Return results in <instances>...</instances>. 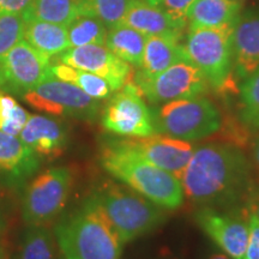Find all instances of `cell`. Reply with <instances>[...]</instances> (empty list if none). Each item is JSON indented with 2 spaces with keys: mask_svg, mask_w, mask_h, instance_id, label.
<instances>
[{
  "mask_svg": "<svg viewBox=\"0 0 259 259\" xmlns=\"http://www.w3.org/2000/svg\"><path fill=\"white\" fill-rule=\"evenodd\" d=\"M248 176L250 166L240 149L208 143L194 149L180 183L186 198L210 206L238 198L247 186Z\"/></svg>",
  "mask_w": 259,
  "mask_h": 259,
  "instance_id": "1",
  "label": "cell"
},
{
  "mask_svg": "<svg viewBox=\"0 0 259 259\" xmlns=\"http://www.w3.org/2000/svg\"><path fill=\"white\" fill-rule=\"evenodd\" d=\"M100 162L107 173L161 208L183 205L185 194L179 178L145 160L122 139L106 144Z\"/></svg>",
  "mask_w": 259,
  "mask_h": 259,
  "instance_id": "2",
  "label": "cell"
},
{
  "mask_svg": "<svg viewBox=\"0 0 259 259\" xmlns=\"http://www.w3.org/2000/svg\"><path fill=\"white\" fill-rule=\"evenodd\" d=\"M65 259H120L124 241L92 196L54 228Z\"/></svg>",
  "mask_w": 259,
  "mask_h": 259,
  "instance_id": "3",
  "label": "cell"
},
{
  "mask_svg": "<svg viewBox=\"0 0 259 259\" xmlns=\"http://www.w3.org/2000/svg\"><path fill=\"white\" fill-rule=\"evenodd\" d=\"M92 197L101 206L124 244L154 231L166 221L163 208L126 185L103 184Z\"/></svg>",
  "mask_w": 259,
  "mask_h": 259,
  "instance_id": "4",
  "label": "cell"
},
{
  "mask_svg": "<svg viewBox=\"0 0 259 259\" xmlns=\"http://www.w3.org/2000/svg\"><path fill=\"white\" fill-rule=\"evenodd\" d=\"M234 24L190 28L183 44L186 61L198 67L209 85L220 93L235 89L232 59Z\"/></svg>",
  "mask_w": 259,
  "mask_h": 259,
  "instance_id": "5",
  "label": "cell"
},
{
  "mask_svg": "<svg viewBox=\"0 0 259 259\" xmlns=\"http://www.w3.org/2000/svg\"><path fill=\"white\" fill-rule=\"evenodd\" d=\"M153 114L156 134L187 142L215 135L222 122L219 109L203 96L166 102Z\"/></svg>",
  "mask_w": 259,
  "mask_h": 259,
  "instance_id": "6",
  "label": "cell"
},
{
  "mask_svg": "<svg viewBox=\"0 0 259 259\" xmlns=\"http://www.w3.org/2000/svg\"><path fill=\"white\" fill-rule=\"evenodd\" d=\"M72 173L67 167H52L44 170L27 186L22 215L29 226H45L53 221L66 205Z\"/></svg>",
  "mask_w": 259,
  "mask_h": 259,
  "instance_id": "7",
  "label": "cell"
},
{
  "mask_svg": "<svg viewBox=\"0 0 259 259\" xmlns=\"http://www.w3.org/2000/svg\"><path fill=\"white\" fill-rule=\"evenodd\" d=\"M22 99L32 108L54 116H70L93 122L100 112V102L73 84L64 82L50 73Z\"/></svg>",
  "mask_w": 259,
  "mask_h": 259,
  "instance_id": "8",
  "label": "cell"
},
{
  "mask_svg": "<svg viewBox=\"0 0 259 259\" xmlns=\"http://www.w3.org/2000/svg\"><path fill=\"white\" fill-rule=\"evenodd\" d=\"M102 126L111 134L124 138H141L156 134L153 111L134 80L109 97L102 111Z\"/></svg>",
  "mask_w": 259,
  "mask_h": 259,
  "instance_id": "9",
  "label": "cell"
},
{
  "mask_svg": "<svg viewBox=\"0 0 259 259\" xmlns=\"http://www.w3.org/2000/svg\"><path fill=\"white\" fill-rule=\"evenodd\" d=\"M132 80L145 99L154 105L202 96L209 85L198 67L189 61L173 64L151 77L136 72Z\"/></svg>",
  "mask_w": 259,
  "mask_h": 259,
  "instance_id": "10",
  "label": "cell"
},
{
  "mask_svg": "<svg viewBox=\"0 0 259 259\" xmlns=\"http://www.w3.org/2000/svg\"><path fill=\"white\" fill-rule=\"evenodd\" d=\"M50 66V57L19 41L0 59V92L23 96L46 78Z\"/></svg>",
  "mask_w": 259,
  "mask_h": 259,
  "instance_id": "11",
  "label": "cell"
},
{
  "mask_svg": "<svg viewBox=\"0 0 259 259\" xmlns=\"http://www.w3.org/2000/svg\"><path fill=\"white\" fill-rule=\"evenodd\" d=\"M59 61L106 79L113 92L121 89L134 77L131 65L113 54L106 46L100 45L69 48L59 54Z\"/></svg>",
  "mask_w": 259,
  "mask_h": 259,
  "instance_id": "12",
  "label": "cell"
},
{
  "mask_svg": "<svg viewBox=\"0 0 259 259\" xmlns=\"http://www.w3.org/2000/svg\"><path fill=\"white\" fill-rule=\"evenodd\" d=\"M122 141L138 151L145 160L179 179L194 150L191 142L163 134L141 138H124Z\"/></svg>",
  "mask_w": 259,
  "mask_h": 259,
  "instance_id": "13",
  "label": "cell"
},
{
  "mask_svg": "<svg viewBox=\"0 0 259 259\" xmlns=\"http://www.w3.org/2000/svg\"><path fill=\"white\" fill-rule=\"evenodd\" d=\"M196 221L204 233L232 259H244L248 241L247 221L204 206L196 213Z\"/></svg>",
  "mask_w": 259,
  "mask_h": 259,
  "instance_id": "14",
  "label": "cell"
},
{
  "mask_svg": "<svg viewBox=\"0 0 259 259\" xmlns=\"http://www.w3.org/2000/svg\"><path fill=\"white\" fill-rule=\"evenodd\" d=\"M233 73L246 79L259 69V10L240 14L232 35Z\"/></svg>",
  "mask_w": 259,
  "mask_h": 259,
  "instance_id": "15",
  "label": "cell"
},
{
  "mask_svg": "<svg viewBox=\"0 0 259 259\" xmlns=\"http://www.w3.org/2000/svg\"><path fill=\"white\" fill-rule=\"evenodd\" d=\"M41 161L21 138L0 131V178L6 186L21 189L38 170Z\"/></svg>",
  "mask_w": 259,
  "mask_h": 259,
  "instance_id": "16",
  "label": "cell"
},
{
  "mask_svg": "<svg viewBox=\"0 0 259 259\" xmlns=\"http://www.w3.org/2000/svg\"><path fill=\"white\" fill-rule=\"evenodd\" d=\"M41 160H56L67 147V131L57 119L30 114L18 136Z\"/></svg>",
  "mask_w": 259,
  "mask_h": 259,
  "instance_id": "17",
  "label": "cell"
},
{
  "mask_svg": "<svg viewBox=\"0 0 259 259\" xmlns=\"http://www.w3.org/2000/svg\"><path fill=\"white\" fill-rule=\"evenodd\" d=\"M122 24L134 28L142 34L178 35L183 36L186 25L179 23L161 9L148 4L144 0H134L126 12Z\"/></svg>",
  "mask_w": 259,
  "mask_h": 259,
  "instance_id": "18",
  "label": "cell"
},
{
  "mask_svg": "<svg viewBox=\"0 0 259 259\" xmlns=\"http://www.w3.org/2000/svg\"><path fill=\"white\" fill-rule=\"evenodd\" d=\"M183 36L178 35H151L147 37L143 58L137 71L143 76L151 77L162 72L173 64L186 61L184 54Z\"/></svg>",
  "mask_w": 259,
  "mask_h": 259,
  "instance_id": "19",
  "label": "cell"
},
{
  "mask_svg": "<svg viewBox=\"0 0 259 259\" xmlns=\"http://www.w3.org/2000/svg\"><path fill=\"white\" fill-rule=\"evenodd\" d=\"M240 14L241 4L236 0H194L187 10L186 23L189 29L234 24Z\"/></svg>",
  "mask_w": 259,
  "mask_h": 259,
  "instance_id": "20",
  "label": "cell"
},
{
  "mask_svg": "<svg viewBox=\"0 0 259 259\" xmlns=\"http://www.w3.org/2000/svg\"><path fill=\"white\" fill-rule=\"evenodd\" d=\"M23 40L47 57L59 56L70 48L65 25L44 21H24Z\"/></svg>",
  "mask_w": 259,
  "mask_h": 259,
  "instance_id": "21",
  "label": "cell"
},
{
  "mask_svg": "<svg viewBox=\"0 0 259 259\" xmlns=\"http://www.w3.org/2000/svg\"><path fill=\"white\" fill-rule=\"evenodd\" d=\"M147 35L125 24L115 25L107 31L105 46L121 60L139 67L143 58Z\"/></svg>",
  "mask_w": 259,
  "mask_h": 259,
  "instance_id": "22",
  "label": "cell"
},
{
  "mask_svg": "<svg viewBox=\"0 0 259 259\" xmlns=\"http://www.w3.org/2000/svg\"><path fill=\"white\" fill-rule=\"evenodd\" d=\"M82 12V0H31L24 21H44L67 27Z\"/></svg>",
  "mask_w": 259,
  "mask_h": 259,
  "instance_id": "23",
  "label": "cell"
},
{
  "mask_svg": "<svg viewBox=\"0 0 259 259\" xmlns=\"http://www.w3.org/2000/svg\"><path fill=\"white\" fill-rule=\"evenodd\" d=\"M50 73L58 79L78 87L87 95L93 97L94 100H97V101L109 99L112 94L114 93L106 79L96 76V74L87 72V71L73 69V67L63 63L51 65Z\"/></svg>",
  "mask_w": 259,
  "mask_h": 259,
  "instance_id": "24",
  "label": "cell"
},
{
  "mask_svg": "<svg viewBox=\"0 0 259 259\" xmlns=\"http://www.w3.org/2000/svg\"><path fill=\"white\" fill-rule=\"evenodd\" d=\"M70 48L82 47L87 45L105 46L108 29L94 16L79 15L66 27Z\"/></svg>",
  "mask_w": 259,
  "mask_h": 259,
  "instance_id": "25",
  "label": "cell"
},
{
  "mask_svg": "<svg viewBox=\"0 0 259 259\" xmlns=\"http://www.w3.org/2000/svg\"><path fill=\"white\" fill-rule=\"evenodd\" d=\"M17 259H54V241L45 226H29Z\"/></svg>",
  "mask_w": 259,
  "mask_h": 259,
  "instance_id": "26",
  "label": "cell"
},
{
  "mask_svg": "<svg viewBox=\"0 0 259 259\" xmlns=\"http://www.w3.org/2000/svg\"><path fill=\"white\" fill-rule=\"evenodd\" d=\"M134 0H82L80 15L99 18L107 29L122 24L124 17Z\"/></svg>",
  "mask_w": 259,
  "mask_h": 259,
  "instance_id": "27",
  "label": "cell"
},
{
  "mask_svg": "<svg viewBox=\"0 0 259 259\" xmlns=\"http://www.w3.org/2000/svg\"><path fill=\"white\" fill-rule=\"evenodd\" d=\"M29 115L16 99L0 93V131L18 137L27 124Z\"/></svg>",
  "mask_w": 259,
  "mask_h": 259,
  "instance_id": "28",
  "label": "cell"
},
{
  "mask_svg": "<svg viewBox=\"0 0 259 259\" xmlns=\"http://www.w3.org/2000/svg\"><path fill=\"white\" fill-rule=\"evenodd\" d=\"M24 19L22 14L0 16V59L23 40Z\"/></svg>",
  "mask_w": 259,
  "mask_h": 259,
  "instance_id": "29",
  "label": "cell"
},
{
  "mask_svg": "<svg viewBox=\"0 0 259 259\" xmlns=\"http://www.w3.org/2000/svg\"><path fill=\"white\" fill-rule=\"evenodd\" d=\"M244 80L240 88L242 105L240 120L246 124L252 118L259 115V69Z\"/></svg>",
  "mask_w": 259,
  "mask_h": 259,
  "instance_id": "30",
  "label": "cell"
},
{
  "mask_svg": "<svg viewBox=\"0 0 259 259\" xmlns=\"http://www.w3.org/2000/svg\"><path fill=\"white\" fill-rule=\"evenodd\" d=\"M248 241L244 259H259V220L253 212L248 215Z\"/></svg>",
  "mask_w": 259,
  "mask_h": 259,
  "instance_id": "31",
  "label": "cell"
},
{
  "mask_svg": "<svg viewBox=\"0 0 259 259\" xmlns=\"http://www.w3.org/2000/svg\"><path fill=\"white\" fill-rule=\"evenodd\" d=\"M194 0H162L161 5L164 8V11L170 16L171 18L176 19L179 23L187 25L186 23V14L187 10Z\"/></svg>",
  "mask_w": 259,
  "mask_h": 259,
  "instance_id": "32",
  "label": "cell"
},
{
  "mask_svg": "<svg viewBox=\"0 0 259 259\" xmlns=\"http://www.w3.org/2000/svg\"><path fill=\"white\" fill-rule=\"evenodd\" d=\"M31 0H0V16L23 14Z\"/></svg>",
  "mask_w": 259,
  "mask_h": 259,
  "instance_id": "33",
  "label": "cell"
},
{
  "mask_svg": "<svg viewBox=\"0 0 259 259\" xmlns=\"http://www.w3.org/2000/svg\"><path fill=\"white\" fill-rule=\"evenodd\" d=\"M245 125L247 126L250 131H257V132H259V115L254 116V118H252L251 120H248Z\"/></svg>",
  "mask_w": 259,
  "mask_h": 259,
  "instance_id": "34",
  "label": "cell"
},
{
  "mask_svg": "<svg viewBox=\"0 0 259 259\" xmlns=\"http://www.w3.org/2000/svg\"><path fill=\"white\" fill-rule=\"evenodd\" d=\"M253 161L255 166L259 168V136L255 138L254 144H253Z\"/></svg>",
  "mask_w": 259,
  "mask_h": 259,
  "instance_id": "35",
  "label": "cell"
},
{
  "mask_svg": "<svg viewBox=\"0 0 259 259\" xmlns=\"http://www.w3.org/2000/svg\"><path fill=\"white\" fill-rule=\"evenodd\" d=\"M252 212H253L254 215L257 216V219L259 220V197L255 199L253 206H252Z\"/></svg>",
  "mask_w": 259,
  "mask_h": 259,
  "instance_id": "36",
  "label": "cell"
},
{
  "mask_svg": "<svg viewBox=\"0 0 259 259\" xmlns=\"http://www.w3.org/2000/svg\"><path fill=\"white\" fill-rule=\"evenodd\" d=\"M209 259H232L231 257H228L226 253H216V254H212L211 257H210Z\"/></svg>",
  "mask_w": 259,
  "mask_h": 259,
  "instance_id": "37",
  "label": "cell"
},
{
  "mask_svg": "<svg viewBox=\"0 0 259 259\" xmlns=\"http://www.w3.org/2000/svg\"><path fill=\"white\" fill-rule=\"evenodd\" d=\"M0 259H10L8 252L5 251V248L0 245Z\"/></svg>",
  "mask_w": 259,
  "mask_h": 259,
  "instance_id": "38",
  "label": "cell"
},
{
  "mask_svg": "<svg viewBox=\"0 0 259 259\" xmlns=\"http://www.w3.org/2000/svg\"><path fill=\"white\" fill-rule=\"evenodd\" d=\"M144 2H147L148 4L154 5V6H161L162 0H144Z\"/></svg>",
  "mask_w": 259,
  "mask_h": 259,
  "instance_id": "39",
  "label": "cell"
},
{
  "mask_svg": "<svg viewBox=\"0 0 259 259\" xmlns=\"http://www.w3.org/2000/svg\"><path fill=\"white\" fill-rule=\"evenodd\" d=\"M4 227V223H3V218H2V213H0V229Z\"/></svg>",
  "mask_w": 259,
  "mask_h": 259,
  "instance_id": "40",
  "label": "cell"
}]
</instances>
